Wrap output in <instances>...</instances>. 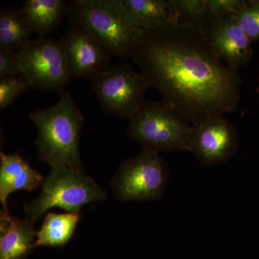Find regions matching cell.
<instances>
[{"mask_svg": "<svg viewBox=\"0 0 259 259\" xmlns=\"http://www.w3.org/2000/svg\"><path fill=\"white\" fill-rule=\"evenodd\" d=\"M21 75V67L17 53L11 49L0 48V79Z\"/></svg>", "mask_w": 259, "mask_h": 259, "instance_id": "7402d4cb", "label": "cell"}, {"mask_svg": "<svg viewBox=\"0 0 259 259\" xmlns=\"http://www.w3.org/2000/svg\"><path fill=\"white\" fill-rule=\"evenodd\" d=\"M239 139L236 127L228 119L212 117L194 125L189 151L206 165L228 161L236 153Z\"/></svg>", "mask_w": 259, "mask_h": 259, "instance_id": "30bf717a", "label": "cell"}, {"mask_svg": "<svg viewBox=\"0 0 259 259\" xmlns=\"http://www.w3.org/2000/svg\"><path fill=\"white\" fill-rule=\"evenodd\" d=\"M30 88L31 83L22 74L0 79V110L9 106L15 99Z\"/></svg>", "mask_w": 259, "mask_h": 259, "instance_id": "d6986e66", "label": "cell"}, {"mask_svg": "<svg viewBox=\"0 0 259 259\" xmlns=\"http://www.w3.org/2000/svg\"><path fill=\"white\" fill-rule=\"evenodd\" d=\"M59 42L72 78L93 79L107 68L111 54L82 25L74 23Z\"/></svg>", "mask_w": 259, "mask_h": 259, "instance_id": "9c48e42d", "label": "cell"}, {"mask_svg": "<svg viewBox=\"0 0 259 259\" xmlns=\"http://www.w3.org/2000/svg\"><path fill=\"white\" fill-rule=\"evenodd\" d=\"M133 59L141 74L193 126L234 111L242 80L207 35L179 25L144 30Z\"/></svg>", "mask_w": 259, "mask_h": 259, "instance_id": "6da1fadb", "label": "cell"}, {"mask_svg": "<svg viewBox=\"0 0 259 259\" xmlns=\"http://www.w3.org/2000/svg\"><path fill=\"white\" fill-rule=\"evenodd\" d=\"M21 8L34 33L44 37L58 26L69 5L64 0H27Z\"/></svg>", "mask_w": 259, "mask_h": 259, "instance_id": "9a60e30c", "label": "cell"}, {"mask_svg": "<svg viewBox=\"0 0 259 259\" xmlns=\"http://www.w3.org/2000/svg\"><path fill=\"white\" fill-rule=\"evenodd\" d=\"M252 42H259V0H248L239 14L235 15Z\"/></svg>", "mask_w": 259, "mask_h": 259, "instance_id": "ffe728a7", "label": "cell"}, {"mask_svg": "<svg viewBox=\"0 0 259 259\" xmlns=\"http://www.w3.org/2000/svg\"><path fill=\"white\" fill-rule=\"evenodd\" d=\"M194 126L164 100L145 102L129 120L127 134L144 149L189 151Z\"/></svg>", "mask_w": 259, "mask_h": 259, "instance_id": "5b68a950", "label": "cell"}, {"mask_svg": "<svg viewBox=\"0 0 259 259\" xmlns=\"http://www.w3.org/2000/svg\"><path fill=\"white\" fill-rule=\"evenodd\" d=\"M258 92L259 93V87H258Z\"/></svg>", "mask_w": 259, "mask_h": 259, "instance_id": "603a6c76", "label": "cell"}, {"mask_svg": "<svg viewBox=\"0 0 259 259\" xmlns=\"http://www.w3.org/2000/svg\"><path fill=\"white\" fill-rule=\"evenodd\" d=\"M68 13L120 59L132 57L144 32L122 0H75Z\"/></svg>", "mask_w": 259, "mask_h": 259, "instance_id": "3957f363", "label": "cell"}, {"mask_svg": "<svg viewBox=\"0 0 259 259\" xmlns=\"http://www.w3.org/2000/svg\"><path fill=\"white\" fill-rule=\"evenodd\" d=\"M178 20L177 25L207 35L211 16L206 0H175Z\"/></svg>", "mask_w": 259, "mask_h": 259, "instance_id": "ac0fdd59", "label": "cell"}, {"mask_svg": "<svg viewBox=\"0 0 259 259\" xmlns=\"http://www.w3.org/2000/svg\"><path fill=\"white\" fill-rule=\"evenodd\" d=\"M37 233L34 223L12 216L9 211L0 215V259H24L35 248Z\"/></svg>", "mask_w": 259, "mask_h": 259, "instance_id": "7c38bea8", "label": "cell"}, {"mask_svg": "<svg viewBox=\"0 0 259 259\" xmlns=\"http://www.w3.org/2000/svg\"><path fill=\"white\" fill-rule=\"evenodd\" d=\"M41 186L40 196L24 206L25 219L34 224L53 207L80 214L85 204L104 200L107 197L92 177L66 166L51 167L50 173Z\"/></svg>", "mask_w": 259, "mask_h": 259, "instance_id": "277c9868", "label": "cell"}, {"mask_svg": "<svg viewBox=\"0 0 259 259\" xmlns=\"http://www.w3.org/2000/svg\"><path fill=\"white\" fill-rule=\"evenodd\" d=\"M168 172L158 153L144 149L121 165L113 180V190L120 200L153 201L161 197Z\"/></svg>", "mask_w": 259, "mask_h": 259, "instance_id": "52a82bcc", "label": "cell"}, {"mask_svg": "<svg viewBox=\"0 0 259 259\" xmlns=\"http://www.w3.org/2000/svg\"><path fill=\"white\" fill-rule=\"evenodd\" d=\"M34 33L22 8H8L0 12V48L15 51L25 47Z\"/></svg>", "mask_w": 259, "mask_h": 259, "instance_id": "2e32d148", "label": "cell"}, {"mask_svg": "<svg viewBox=\"0 0 259 259\" xmlns=\"http://www.w3.org/2000/svg\"><path fill=\"white\" fill-rule=\"evenodd\" d=\"M92 80L102 108L129 120L144 105L145 93L150 88L141 72L125 64L107 67Z\"/></svg>", "mask_w": 259, "mask_h": 259, "instance_id": "8992f818", "label": "cell"}, {"mask_svg": "<svg viewBox=\"0 0 259 259\" xmlns=\"http://www.w3.org/2000/svg\"><path fill=\"white\" fill-rule=\"evenodd\" d=\"M60 93L55 105L29 115L37 128V155L51 167L66 166L83 172L79 140L84 119L69 92Z\"/></svg>", "mask_w": 259, "mask_h": 259, "instance_id": "7a4b0ae2", "label": "cell"}, {"mask_svg": "<svg viewBox=\"0 0 259 259\" xmlns=\"http://www.w3.org/2000/svg\"><path fill=\"white\" fill-rule=\"evenodd\" d=\"M144 30L177 25L178 12L175 0H122Z\"/></svg>", "mask_w": 259, "mask_h": 259, "instance_id": "5bb4252c", "label": "cell"}, {"mask_svg": "<svg viewBox=\"0 0 259 259\" xmlns=\"http://www.w3.org/2000/svg\"><path fill=\"white\" fill-rule=\"evenodd\" d=\"M80 214L73 213H47L34 246L61 247L69 243L79 222Z\"/></svg>", "mask_w": 259, "mask_h": 259, "instance_id": "e0dca14e", "label": "cell"}, {"mask_svg": "<svg viewBox=\"0 0 259 259\" xmlns=\"http://www.w3.org/2000/svg\"><path fill=\"white\" fill-rule=\"evenodd\" d=\"M21 74L32 88L61 92L72 78L60 42L38 37L17 51Z\"/></svg>", "mask_w": 259, "mask_h": 259, "instance_id": "ba28073f", "label": "cell"}, {"mask_svg": "<svg viewBox=\"0 0 259 259\" xmlns=\"http://www.w3.org/2000/svg\"><path fill=\"white\" fill-rule=\"evenodd\" d=\"M207 37L218 57L236 72L253 56L252 41L235 15L212 16Z\"/></svg>", "mask_w": 259, "mask_h": 259, "instance_id": "8fae6325", "label": "cell"}, {"mask_svg": "<svg viewBox=\"0 0 259 259\" xmlns=\"http://www.w3.org/2000/svg\"><path fill=\"white\" fill-rule=\"evenodd\" d=\"M245 0H206L207 9L212 16L229 17L239 14L247 5Z\"/></svg>", "mask_w": 259, "mask_h": 259, "instance_id": "44dd1931", "label": "cell"}, {"mask_svg": "<svg viewBox=\"0 0 259 259\" xmlns=\"http://www.w3.org/2000/svg\"><path fill=\"white\" fill-rule=\"evenodd\" d=\"M44 180L41 175L20 155L0 153V201L3 210L9 211L7 199L10 194L18 190H35Z\"/></svg>", "mask_w": 259, "mask_h": 259, "instance_id": "4fadbf2b", "label": "cell"}]
</instances>
